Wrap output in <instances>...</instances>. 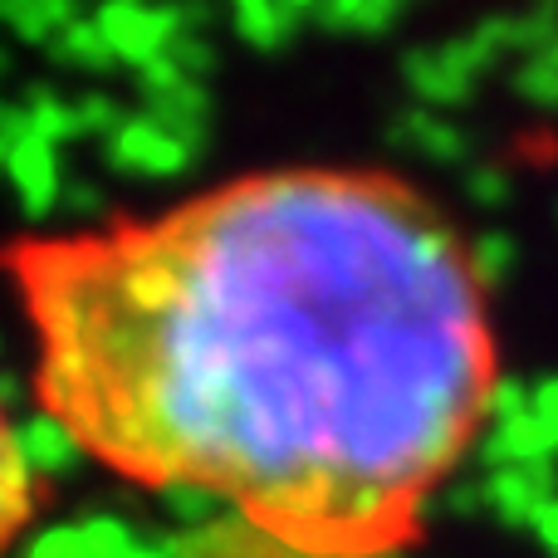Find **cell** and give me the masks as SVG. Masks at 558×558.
<instances>
[{
	"label": "cell",
	"instance_id": "cell-1",
	"mask_svg": "<svg viewBox=\"0 0 558 558\" xmlns=\"http://www.w3.org/2000/svg\"><path fill=\"white\" fill-rule=\"evenodd\" d=\"M39 407L84 456L202 490L304 558L422 524L495 357L456 226L383 172H265L157 221L20 241Z\"/></svg>",
	"mask_w": 558,
	"mask_h": 558
},
{
	"label": "cell",
	"instance_id": "cell-2",
	"mask_svg": "<svg viewBox=\"0 0 558 558\" xmlns=\"http://www.w3.org/2000/svg\"><path fill=\"white\" fill-rule=\"evenodd\" d=\"M495 59L500 54H495L475 29H465V35L446 39V45L407 49L402 74L432 108H456V104H465V98L475 94V78H481Z\"/></svg>",
	"mask_w": 558,
	"mask_h": 558
},
{
	"label": "cell",
	"instance_id": "cell-3",
	"mask_svg": "<svg viewBox=\"0 0 558 558\" xmlns=\"http://www.w3.org/2000/svg\"><path fill=\"white\" fill-rule=\"evenodd\" d=\"M108 157H113L123 172L167 177V172H182V167L192 162V143L143 113V118H128V123L108 137Z\"/></svg>",
	"mask_w": 558,
	"mask_h": 558
},
{
	"label": "cell",
	"instance_id": "cell-4",
	"mask_svg": "<svg viewBox=\"0 0 558 558\" xmlns=\"http://www.w3.org/2000/svg\"><path fill=\"white\" fill-rule=\"evenodd\" d=\"M98 25H104L113 59L128 64H153L157 54H167L177 35H182V15L177 10H147V5H118V10H98Z\"/></svg>",
	"mask_w": 558,
	"mask_h": 558
},
{
	"label": "cell",
	"instance_id": "cell-5",
	"mask_svg": "<svg viewBox=\"0 0 558 558\" xmlns=\"http://www.w3.org/2000/svg\"><path fill=\"white\" fill-rule=\"evenodd\" d=\"M485 490H490V514L495 520L510 524V530H524V524H534V510L558 495V471H554V461L510 465V471L485 475Z\"/></svg>",
	"mask_w": 558,
	"mask_h": 558
},
{
	"label": "cell",
	"instance_id": "cell-6",
	"mask_svg": "<svg viewBox=\"0 0 558 558\" xmlns=\"http://www.w3.org/2000/svg\"><path fill=\"white\" fill-rule=\"evenodd\" d=\"M29 510H35V471L20 456V436L10 432L5 412H0V549L25 530Z\"/></svg>",
	"mask_w": 558,
	"mask_h": 558
},
{
	"label": "cell",
	"instance_id": "cell-7",
	"mask_svg": "<svg viewBox=\"0 0 558 558\" xmlns=\"http://www.w3.org/2000/svg\"><path fill=\"white\" fill-rule=\"evenodd\" d=\"M554 432L539 416H520V422H495L481 436V461L485 471H510V465H534V461H554Z\"/></svg>",
	"mask_w": 558,
	"mask_h": 558
},
{
	"label": "cell",
	"instance_id": "cell-8",
	"mask_svg": "<svg viewBox=\"0 0 558 558\" xmlns=\"http://www.w3.org/2000/svg\"><path fill=\"white\" fill-rule=\"evenodd\" d=\"M5 172L15 177V192L25 196L29 211L59 206V192H64V182H59V162H54V147H49V143L29 137V143L5 162Z\"/></svg>",
	"mask_w": 558,
	"mask_h": 558
},
{
	"label": "cell",
	"instance_id": "cell-9",
	"mask_svg": "<svg viewBox=\"0 0 558 558\" xmlns=\"http://www.w3.org/2000/svg\"><path fill=\"white\" fill-rule=\"evenodd\" d=\"M308 15H314V10L275 5V0H245V5H235L231 25H235V35H241L245 45H255V49H284L289 39H294V29L304 25Z\"/></svg>",
	"mask_w": 558,
	"mask_h": 558
},
{
	"label": "cell",
	"instance_id": "cell-10",
	"mask_svg": "<svg viewBox=\"0 0 558 558\" xmlns=\"http://www.w3.org/2000/svg\"><path fill=\"white\" fill-rule=\"evenodd\" d=\"M15 436H20V456H25L29 471H74V461L84 456V446L74 441V432L59 426L49 412L29 416Z\"/></svg>",
	"mask_w": 558,
	"mask_h": 558
},
{
	"label": "cell",
	"instance_id": "cell-11",
	"mask_svg": "<svg viewBox=\"0 0 558 558\" xmlns=\"http://www.w3.org/2000/svg\"><path fill=\"white\" fill-rule=\"evenodd\" d=\"M397 137H402L412 153L432 157V162H461V157L471 153V137H465L461 128L451 123V118L432 113V108L402 113V123H397Z\"/></svg>",
	"mask_w": 558,
	"mask_h": 558
},
{
	"label": "cell",
	"instance_id": "cell-12",
	"mask_svg": "<svg viewBox=\"0 0 558 558\" xmlns=\"http://www.w3.org/2000/svg\"><path fill=\"white\" fill-rule=\"evenodd\" d=\"M397 15H402L397 0H338V5L314 10L318 25L338 29V35H383L397 25Z\"/></svg>",
	"mask_w": 558,
	"mask_h": 558
},
{
	"label": "cell",
	"instance_id": "cell-13",
	"mask_svg": "<svg viewBox=\"0 0 558 558\" xmlns=\"http://www.w3.org/2000/svg\"><path fill=\"white\" fill-rule=\"evenodd\" d=\"M0 20H5L10 29H15V35H25V39H39V45H54L59 35H64L69 25H74V10L69 5H54V0H49V5H10V10H0Z\"/></svg>",
	"mask_w": 558,
	"mask_h": 558
},
{
	"label": "cell",
	"instance_id": "cell-14",
	"mask_svg": "<svg viewBox=\"0 0 558 558\" xmlns=\"http://www.w3.org/2000/svg\"><path fill=\"white\" fill-rule=\"evenodd\" d=\"M465 255H471V275L481 279V284H500V279H510L514 260H520V251H514V241L505 231H485L475 245H465Z\"/></svg>",
	"mask_w": 558,
	"mask_h": 558
},
{
	"label": "cell",
	"instance_id": "cell-15",
	"mask_svg": "<svg viewBox=\"0 0 558 558\" xmlns=\"http://www.w3.org/2000/svg\"><path fill=\"white\" fill-rule=\"evenodd\" d=\"M54 49L64 59H74V64H108V59H113V45H108V35H104V25H98V15L94 20H84L78 15L74 25L64 29V35L54 39Z\"/></svg>",
	"mask_w": 558,
	"mask_h": 558
},
{
	"label": "cell",
	"instance_id": "cell-16",
	"mask_svg": "<svg viewBox=\"0 0 558 558\" xmlns=\"http://www.w3.org/2000/svg\"><path fill=\"white\" fill-rule=\"evenodd\" d=\"M510 172L505 167H495V162H481V167H471L465 172V196H471L475 206H485V211H495V206H505L510 202Z\"/></svg>",
	"mask_w": 558,
	"mask_h": 558
},
{
	"label": "cell",
	"instance_id": "cell-17",
	"mask_svg": "<svg viewBox=\"0 0 558 558\" xmlns=\"http://www.w3.org/2000/svg\"><path fill=\"white\" fill-rule=\"evenodd\" d=\"M514 94L530 98V104H539V108H554V113H558V69L539 64V59H524V69L514 74Z\"/></svg>",
	"mask_w": 558,
	"mask_h": 558
},
{
	"label": "cell",
	"instance_id": "cell-18",
	"mask_svg": "<svg viewBox=\"0 0 558 558\" xmlns=\"http://www.w3.org/2000/svg\"><path fill=\"white\" fill-rule=\"evenodd\" d=\"M534 416V387L524 383H495L490 392V422H520Z\"/></svg>",
	"mask_w": 558,
	"mask_h": 558
},
{
	"label": "cell",
	"instance_id": "cell-19",
	"mask_svg": "<svg viewBox=\"0 0 558 558\" xmlns=\"http://www.w3.org/2000/svg\"><path fill=\"white\" fill-rule=\"evenodd\" d=\"M446 510L461 514V520H471V514H490V490H485V481L456 485V490L446 495Z\"/></svg>",
	"mask_w": 558,
	"mask_h": 558
},
{
	"label": "cell",
	"instance_id": "cell-20",
	"mask_svg": "<svg viewBox=\"0 0 558 558\" xmlns=\"http://www.w3.org/2000/svg\"><path fill=\"white\" fill-rule=\"evenodd\" d=\"M530 530H534V539L544 544V554L558 558V495H554V500H544L539 510H534V524H530Z\"/></svg>",
	"mask_w": 558,
	"mask_h": 558
},
{
	"label": "cell",
	"instance_id": "cell-21",
	"mask_svg": "<svg viewBox=\"0 0 558 558\" xmlns=\"http://www.w3.org/2000/svg\"><path fill=\"white\" fill-rule=\"evenodd\" d=\"M534 416H539L549 432H558V377L534 383Z\"/></svg>",
	"mask_w": 558,
	"mask_h": 558
},
{
	"label": "cell",
	"instance_id": "cell-22",
	"mask_svg": "<svg viewBox=\"0 0 558 558\" xmlns=\"http://www.w3.org/2000/svg\"><path fill=\"white\" fill-rule=\"evenodd\" d=\"M539 64H549V69H558V45H554V49H544V54H539Z\"/></svg>",
	"mask_w": 558,
	"mask_h": 558
},
{
	"label": "cell",
	"instance_id": "cell-23",
	"mask_svg": "<svg viewBox=\"0 0 558 558\" xmlns=\"http://www.w3.org/2000/svg\"><path fill=\"white\" fill-rule=\"evenodd\" d=\"M137 558H157V554H137Z\"/></svg>",
	"mask_w": 558,
	"mask_h": 558
}]
</instances>
